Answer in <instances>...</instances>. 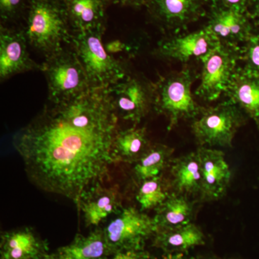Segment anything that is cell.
<instances>
[{
    "mask_svg": "<svg viewBox=\"0 0 259 259\" xmlns=\"http://www.w3.org/2000/svg\"><path fill=\"white\" fill-rule=\"evenodd\" d=\"M241 47L221 44L203 58L199 86L194 96L206 102L218 100L224 95L241 61Z\"/></svg>",
    "mask_w": 259,
    "mask_h": 259,
    "instance_id": "52a82bcc",
    "label": "cell"
},
{
    "mask_svg": "<svg viewBox=\"0 0 259 259\" xmlns=\"http://www.w3.org/2000/svg\"><path fill=\"white\" fill-rule=\"evenodd\" d=\"M69 21L61 0H30L25 30L28 45L45 59L71 44Z\"/></svg>",
    "mask_w": 259,
    "mask_h": 259,
    "instance_id": "3957f363",
    "label": "cell"
},
{
    "mask_svg": "<svg viewBox=\"0 0 259 259\" xmlns=\"http://www.w3.org/2000/svg\"><path fill=\"white\" fill-rule=\"evenodd\" d=\"M117 117L135 125L153 109V83L139 76L127 75L125 79L108 88Z\"/></svg>",
    "mask_w": 259,
    "mask_h": 259,
    "instance_id": "9c48e42d",
    "label": "cell"
},
{
    "mask_svg": "<svg viewBox=\"0 0 259 259\" xmlns=\"http://www.w3.org/2000/svg\"><path fill=\"white\" fill-rule=\"evenodd\" d=\"M41 71L47 77L50 102L74 98L91 88L85 70L73 48H64L45 59Z\"/></svg>",
    "mask_w": 259,
    "mask_h": 259,
    "instance_id": "8992f818",
    "label": "cell"
},
{
    "mask_svg": "<svg viewBox=\"0 0 259 259\" xmlns=\"http://www.w3.org/2000/svg\"><path fill=\"white\" fill-rule=\"evenodd\" d=\"M126 47H127V46H125V44L120 41V40H115V41L110 42L105 46L107 52L111 54V55L112 54L122 52V51L125 50Z\"/></svg>",
    "mask_w": 259,
    "mask_h": 259,
    "instance_id": "f546056e",
    "label": "cell"
},
{
    "mask_svg": "<svg viewBox=\"0 0 259 259\" xmlns=\"http://www.w3.org/2000/svg\"><path fill=\"white\" fill-rule=\"evenodd\" d=\"M243 67L259 76V35H253L242 45Z\"/></svg>",
    "mask_w": 259,
    "mask_h": 259,
    "instance_id": "484cf974",
    "label": "cell"
},
{
    "mask_svg": "<svg viewBox=\"0 0 259 259\" xmlns=\"http://www.w3.org/2000/svg\"><path fill=\"white\" fill-rule=\"evenodd\" d=\"M253 17L256 20V24L259 25V0H257L255 5L254 12H253Z\"/></svg>",
    "mask_w": 259,
    "mask_h": 259,
    "instance_id": "d6a6232c",
    "label": "cell"
},
{
    "mask_svg": "<svg viewBox=\"0 0 259 259\" xmlns=\"http://www.w3.org/2000/svg\"><path fill=\"white\" fill-rule=\"evenodd\" d=\"M156 209L154 219L158 230L171 229L192 223L194 203L188 197L172 192Z\"/></svg>",
    "mask_w": 259,
    "mask_h": 259,
    "instance_id": "44dd1931",
    "label": "cell"
},
{
    "mask_svg": "<svg viewBox=\"0 0 259 259\" xmlns=\"http://www.w3.org/2000/svg\"><path fill=\"white\" fill-rule=\"evenodd\" d=\"M221 44L240 47L254 35L243 13L227 8H214L206 25Z\"/></svg>",
    "mask_w": 259,
    "mask_h": 259,
    "instance_id": "5bb4252c",
    "label": "cell"
},
{
    "mask_svg": "<svg viewBox=\"0 0 259 259\" xmlns=\"http://www.w3.org/2000/svg\"><path fill=\"white\" fill-rule=\"evenodd\" d=\"M199 75L193 68L185 65L180 71L160 76L153 83V109L168 119V131L176 127L180 121L194 120L204 110L192 92Z\"/></svg>",
    "mask_w": 259,
    "mask_h": 259,
    "instance_id": "7a4b0ae2",
    "label": "cell"
},
{
    "mask_svg": "<svg viewBox=\"0 0 259 259\" xmlns=\"http://www.w3.org/2000/svg\"><path fill=\"white\" fill-rule=\"evenodd\" d=\"M136 194V199L140 204L141 211L156 209L169 196L168 184L162 176L156 177L141 182Z\"/></svg>",
    "mask_w": 259,
    "mask_h": 259,
    "instance_id": "d4e9b609",
    "label": "cell"
},
{
    "mask_svg": "<svg viewBox=\"0 0 259 259\" xmlns=\"http://www.w3.org/2000/svg\"><path fill=\"white\" fill-rule=\"evenodd\" d=\"M203 3L204 0H151L155 17L164 28L175 32L200 17Z\"/></svg>",
    "mask_w": 259,
    "mask_h": 259,
    "instance_id": "2e32d148",
    "label": "cell"
},
{
    "mask_svg": "<svg viewBox=\"0 0 259 259\" xmlns=\"http://www.w3.org/2000/svg\"><path fill=\"white\" fill-rule=\"evenodd\" d=\"M170 166L172 177L171 187L173 192L188 197H200L202 167L197 151L173 158Z\"/></svg>",
    "mask_w": 259,
    "mask_h": 259,
    "instance_id": "e0dca14e",
    "label": "cell"
},
{
    "mask_svg": "<svg viewBox=\"0 0 259 259\" xmlns=\"http://www.w3.org/2000/svg\"><path fill=\"white\" fill-rule=\"evenodd\" d=\"M220 1L227 8L236 10L242 13H244L248 3V0H220Z\"/></svg>",
    "mask_w": 259,
    "mask_h": 259,
    "instance_id": "f1b7e54d",
    "label": "cell"
},
{
    "mask_svg": "<svg viewBox=\"0 0 259 259\" xmlns=\"http://www.w3.org/2000/svg\"><path fill=\"white\" fill-rule=\"evenodd\" d=\"M175 149L166 145L156 144L151 145L142 157L136 162L133 175L135 180L141 183L144 181L161 176L171 163L172 155Z\"/></svg>",
    "mask_w": 259,
    "mask_h": 259,
    "instance_id": "7402d4cb",
    "label": "cell"
},
{
    "mask_svg": "<svg viewBox=\"0 0 259 259\" xmlns=\"http://www.w3.org/2000/svg\"><path fill=\"white\" fill-rule=\"evenodd\" d=\"M122 196L118 185L103 187L97 183L89 189L81 198L78 206L82 212L87 226H98L102 221L117 214L123 209Z\"/></svg>",
    "mask_w": 259,
    "mask_h": 259,
    "instance_id": "4fadbf2b",
    "label": "cell"
},
{
    "mask_svg": "<svg viewBox=\"0 0 259 259\" xmlns=\"http://www.w3.org/2000/svg\"><path fill=\"white\" fill-rule=\"evenodd\" d=\"M73 33L104 26V0H61Z\"/></svg>",
    "mask_w": 259,
    "mask_h": 259,
    "instance_id": "d6986e66",
    "label": "cell"
},
{
    "mask_svg": "<svg viewBox=\"0 0 259 259\" xmlns=\"http://www.w3.org/2000/svg\"><path fill=\"white\" fill-rule=\"evenodd\" d=\"M105 27L72 34L71 44L91 88H108L125 79L127 68L109 54L102 42Z\"/></svg>",
    "mask_w": 259,
    "mask_h": 259,
    "instance_id": "277c9868",
    "label": "cell"
},
{
    "mask_svg": "<svg viewBox=\"0 0 259 259\" xmlns=\"http://www.w3.org/2000/svg\"><path fill=\"white\" fill-rule=\"evenodd\" d=\"M202 167L200 200L210 202L222 199L231 183L232 173L224 152L214 148H197Z\"/></svg>",
    "mask_w": 259,
    "mask_h": 259,
    "instance_id": "7c38bea8",
    "label": "cell"
},
{
    "mask_svg": "<svg viewBox=\"0 0 259 259\" xmlns=\"http://www.w3.org/2000/svg\"><path fill=\"white\" fill-rule=\"evenodd\" d=\"M110 251L138 250L158 231L153 218L129 207L123 208L104 228Z\"/></svg>",
    "mask_w": 259,
    "mask_h": 259,
    "instance_id": "ba28073f",
    "label": "cell"
},
{
    "mask_svg": "<svg viewBox=\"0 0 259 259\" xmlns=\"http://www.w3.org/2000/svg\"><path fill=\"white\" fill-rule=\"evenodd\" d=\"M203 259H217L214 258H203Z\"/></svg>",
    "mask_w": 259,
    "mask_h": 259,
    "instance_id": "e575fe53",
    "label": "cell"
},
{
    "mask_svg": "<svg viewBox=\"0 0 259 259\" xmlns=\"http://www.w3.org/2000/svg\"><path fill=\"white\" fill-rule=\"evenodd\" d=\"M204 244L203 232L193 223L171 229L158 230L153 241V245L166 253H184Z\"/></svg>",
    "mask_w": 259,
    "mask_h": 259,
    "instance_id": "ac0fdd59",
    "label": "cell"
},
{
    "mask_svg": "<svg viewBox=\"0 0 259 259\" xmlns=\"http://www.w3.org/2000/svg\"><path fill=\"white\" fill-rule=\"evenodd\" d=\"M25 30H0V78L2 81L14 75L34 70L41 71V65L30 58Z\"/></svg>",
    "mask_w": 259,
    "mask_h": 259,
    "instance_id": "8fae6325",
    "label": "cell"
},
{
    "mask_svg": "<svg viewBox=\"0 0 259 259\" xmlns=\"http://www.w3.org/2000/svg\"><path fill=\"white\" fill-rule=\"evenodd\" d=\"M25 0H0V14L3 20L14 19L25 6Z\"/></svg>",
    "mask_w": 259,
    "mask_h": 259,
    "instance_id": "4316f807",
    "label": "cell"
},
{
    "mask_svg": "<svg viewBox=\"0 0 259 259\" xmlns=\"http://www.w3.org/2000/svg\"><path fill=\"white\" fill-rule=\"evenodd\" d=\"M2 259H34L40 251V243L28 228L8 232L3 236Z\"/></svg>",
    "mask_w": 259,
    "mask_h": 259,
    "instance_id": "cb8c5ba5",
    "label": "cell"
},
{
    "mask_svg": "<svg viewBox=\"0 0 259 259\" xmlns=\"http://www.w3.org/2000/svg\"><path fill=\"white\" fill-rule=\"evenodd\" d=\"M136 125L117 131L112 146L114 162L136 163L151 147L146 127Z\"/></svg>",
    "mask_w": 259,
    "mask_h": 259,
    "instance_id": "ffe728a7",
    "label": "cell"
},
{
    "mask_svg": "<svg viewBox=\"0 0 259 259\" xmlns=\"http://www.w3.org/2000/svg\"><path fill=\"white\" fill-rule=\"evenodd\" d=\"M161 259H187L183 253H166Z\"/></svg>",
    "mask_w": 259,
    "mask_h": 259,
    "instance_id": "4dcf8cb0",
    "label": "cell"
},
{
    "mask_svg": "<svg viewBox=\"0 0 259 259\" xmlns=\"http://www.w3.org/2000/svg\"><path fill=\"white\" fill-rule=\"evenodd\" d=\"M64 259H100L110 252L103 229H97L88 236L77 235L72 243L59 250Z\"/></svg>",
    "mask_w": 259,
    "mask_h": 259,
    "instance_id": "603a6c76",
    "label": "cell"
},
{
    "mask_svg": "<svg viewBox=\"0 0 259 259\" xmlns=\"http://www.w3.org/2000/svg\"><path fill=\"white\" fill-rule=\"evenodd\" d=\"M40 259H64L61 256L60 253H59V255H44L42 256Z\"/></svg>",
    "mask_w": 259,
    "mask_h": 259,
    "instance_id": "836d02e7",
    "label": "cell"
},
{
    "mask_svg": "<svg viewBox=\"0 0 259 259\" xmlns=\"http://www.w3.org/2000/svg\"><path fill=\"white\" fill-rule=\"evenodd\" d=\"M225 96L240 107L259 129V76L238 67Z\"/></svg>",
    "mask_w": 259,
    "mask_h": 259,
    "instance_id": "9a60e30c",
    "label": "cell"
},
{
    "mask_svg": "<svg viewBox=\"0 0 259 259\" xmlns=\"http://www.w3.org/2000/svg\"><path fill=\"white\" fill-rule=\"evenodd\" d=\"M117 122L108 88H91L47 104L15 135L13 145L32 185L77 204L114 162Z\"/></svg>",
    "mask_w": 259,
    "mask_h": 259,
    "instance_id": "6da1fadb",
    "label": "cell"
},
{
    "mask_svg": "<svg viewBox=\"0 0 259 259\" xmlns=\"http://www.w3.org/2000/svg\"><path fill=\"white\" fill-rule=\"evenodd\" d=\"M247 115L230 100L214 107H204L192 121V134L202 147H233L238 130L246 122Z\"/></svg>",
    "mask_w": 259,
    "mask_h": 259,
    "instance_id": "5b68a950",
    "label": "cell"
},
{
    "mask_svg": "<svg viewBox=\"0 0 259 259\" xmlns=\"http://www.w3.org/2000/svg\"><path fill=\"white\" fill-rule=\"evenodd\" d=\"M111 259H148L147 255L138 250H122L116 253Z\"/></svg>",
    "mask_w": 259,
    "mask_h": 259,
    "instance_id": "83f0119b",
    "label": "cell"
},
{
    "mask_svg": "<svg viewBox=\"0 0 259 259\" xmlns=\"http://www.w3.org/2000/svg\"><path fill=\"white\" fill-rule=\"evenodd\" d=\"M123 5H139L142 3L144 0H120Z\"/></svg>",
    "mask_w": 259,
    "mask_h": 259,
    "instance_id": "1f68e13d",
    "label": "cell"
},
{
    "mask_svg": "<svg viewBox=\"0 0 259 259\" xmlns=\"http://www.w3.org/2000/svg\"><path fill=\"white\" fill-rule=\"evenodd\" d=\"M221 44L207 27L185 34L166 37L158 42L153 55L166 61L187 64L201 61Z\"/></svg>",
    "mask_w": 259,
    "mask_h": 259,
    "instance_id": "30bf717a",
    "label": "cell"
}]
</instances>
